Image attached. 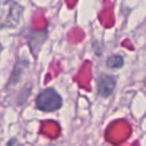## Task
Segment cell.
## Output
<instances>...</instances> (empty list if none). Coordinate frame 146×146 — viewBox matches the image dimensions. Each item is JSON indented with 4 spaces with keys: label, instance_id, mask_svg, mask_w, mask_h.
Wrapping results in <instances>:
<instances>
[{
    "label": "cell",
    "instance_id": "obj_5",
    "mask_svg": "<svg viewBox=\"0 0 146 146\" xmlns=\"http://www.w3.org/2000/svg\"><path fill=\"white\" fill-rule=\"evenodd\" d=\"M7 146H22V145H21L16 139H11V140L8 143V145H7Z\"/></svg>",
    "mask_w": 146,
    "mask_h": 146
},
{
    "label": "cell",
    "instance_id": "obj_3",
    "mask_svg": "<svg viewBox=\"0 0 146 146\" xmlns=\"http://www.w3.org/2000/svg\"><path fill=\"white\" fill-rule=\"evenodd\" d=\"M115 87V79L112 75H106L103 74L99 79H98V94L103 97H107L112 94L113 89Z\"/></svg>",
    "mask_w": 146,
    "mask_h": 146
},
{
    "label": "cell",
    "instance_id": "obj_2",
    "mask_svg": "<svg viewBox=\"0 0 146 146\" xmlns=\"http://www.w3.org/2000/svg\"><path fill=\"white\" fill-rule=\"evenodd\" d=\"M62 106L60 96L51 88L46 89L36 97V107L42 111H56Z\"/></svg>",
    "mask_w": 146,
    "mask_h": 146
},
{
    "label": "cell",
    "instance_id": "obj_1",
    "mask_svg": "<svg viewBox=\"0 0 146 146\" xmlns=\"http://www.w3.org/2000/svg\"><path fill=\"white\" fill-rule=\"evenodd\" d=\"M23 8L15 1L0 0V29L14 27L18 24Z\"/></svg>",
    "mask_w": 146,
    "mask_h": 146
},
{
    "label": "cell",
    "instance_id": "obj_6",
    "mask_svg": "<svg viewBox=\"0 0 146 146\" xmlns=\"http://www.w3.org/2000/svg\"><path fill=\"white\" fill-rule=\"evenodd\" d=\"M1 50H2V46H1V43H0V52H1Z\"/></svg>",
    "mask_w": 146,
    "mask_h": 146
},
{
    "label": "cell",
    "instance_id": "obj_4",
    "mask_svg": "<svg viewBox=\"0 0 146 146\" xmlns=\"http://www.w3.org/2000/svg\"><path fill=\"white\" fill-rule=\"evenodd\" d=\"M122 65H123V58L121 56L114 55V56H111L107 59V66L111 67V68H119Z\"/></svg>",
    "mask_w": 146,
    "mask_h": 146
}]
</instances>
